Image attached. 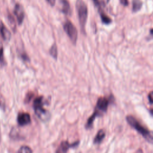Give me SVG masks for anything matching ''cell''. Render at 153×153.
I'll return each instance as SVG.
<instances>
[{
    "instance_id": "cell-14",
    "label": "cell",
    "mask_w": 153,
    "mask_h": 153,
    "mask_svg": "<svg viewBox=\"0 0 153 153\" xmlns=\"http://www.w3.org/2000/svg\"><path fill=\"white\" fill-rule=\"evenodd\" d=\"M50 55L55 59H57V48L56 44H54L50 50Z\"/></svg>"
},
{
    "instance_id": "cell-28",
    "label": "cell",
    "mask_w": 153,
    "mask_h": 153,
    "mask_svg": "<svg viewBox=\"0 0 153 153\" xmlns=\"http://www.w3.org/2000/svg\"><path fill=\"white\" fill-rule=\"evenodd\" d=\"M0 142H1V132H0Z\"/></svg>"
},
{
    "instance_id": "cell-1",
    "label": "cell",
    "mask_w": 153,
    "mask_h": 153,
    "mask_svg": "<svg viewBox=\"0 0 153 153\" xmlns=\"http://www.w3.org/2000/svg\"><path fill=\"white\" fill-rule=\"evenodd\" d=\"M126 120L128 124L140 133L148 142L153 144V136L149 130L142 126L134 117L132 115H127L126 117Z\"/></svg>"
},
{
    "instance_id": "cell-10",
    "label": "cell",
    "mask_w": 153,
    "mask_h": 153,
    "mask_svg": "<svg viewBox=\"0 0 153 153\" xmlns=\"http://www.w3.org/2000/svg\"><path fill=\"white\" fill-rule=\"evenodd\" d=\"M105 131H104V130L103 129H100L99 130L96 135L95 136L94 140H93V143L94 144H99L102 142V141L103 140V139L105 138Z\"/></svg>"
},
{
    "instance_id": "cell-16",
    "label": "cell",
    "mask_w": 153,
    "mask_h": 153,
    "mask_svg": "<svg viewBox=\"0 0 153 153\" xmlns=\"http://www.w3.org/2000/svg\"><path fill=\"white\" fill-rule=\"evenodd\" d=\"M17 153H32V150L28 146H22L19 148Z\"/></svg>"
},
{
    "instance_id": "cell-3",
    "label": "cell",
    "mask_w": 153,
    "mask_h": 153,
    "mask_svg": "<svg viewBox=\"0 0 153 153\" xmlns=\"http://www.w3.org/2000/svg\"><path fill=\"white\" fill-rule=\"evenodd\" d=\"M45 101L43 96H39L35 98L33 102V107L35 114L38 118L45 120L48 118V112L44 108Z\"/></svg>"
},
{
    "instance_id": "cell-24",
    "label": "cell",
    "mask_w": 153,
    "mask_h": 153,
    "mask_svg": "<svg viewBox=\"0 0 153 153\" xmlns=\"http://www.w3.org/2000/svg\"><path fill=\"white\" fill-rule=\"evenodd\" d=\"M134 153H143V152L141 148H139L136 150V151Z\"/></svg>"
},
{
    "instance_id": "cell-12",
    "label": "cell",
    "mask_w": 153,
    "mask_h": 153,
    "mask_svg": "<svg viewBox=\"0 0 153 153\" xmlns=\"http://www.w3.org/2000/svg\"><path fill=\"white\" fill-rule=\"evenodd\" d=\"M97 117V114L95 112H94L93 113V114L88 118L87 123L85 125V127L86 129H90L93 127V124L94 121Z\"/></svg>"
},
{
    "instance_id": "cell-18",
    "label": "cell",
    "mask_w": 153,
    "mask_h": 153,
    "mask_svg": "<svg viewBox=\"0 0 153 153\" xmlns=\"http://www.w3.org/2000/svg\"><path fill=\"white\" fill-rule=\"evenodd\" d=\"M0 63L1 65H4L5 63V60L4 56V50L2 46H0Z\"/></svg>"
},
{
    "instance_id": "cell-27",
    "label": "cell",
    "mask_w": 153,
    "mask_h": 153,
    "mask_svg": "<svg viewBox=\"0 0 153 153\" xmlns=\"http://www.w3.org/2000/svg\"><path fill=\"white\" fill-rule=\"evenodd\" d=\"M1 100L0 99V106H1Z\"/></svg>"
},
{
    "instance_id": "cell-9",
    "label": "cell",
    "mask_w": 153,
    "mask_h": 153,
    "mask_svg": "<svg viewBox=\"0 0 153 153\" xmlns=\"http://www.w3.org/2000/svg\"><path fill=\"white\" fill-rule=\"evenodd\" d=\"M0 33L2 35V38L5 41L10 40L11 38V32L10 31L7 29L4 23H1L0 25Z\"/></svg>"
},
{
    "instance_id": "cell-13",
    "label": "cell",
    "mask_w": 153,
    "mask_h": 153,
    "mask_svg": "<svg viewBox=\"0 0 153 153\" xmlns=\"http://www.w3.org/2000/svg\"><path fill=\"white\" fill-rule=\"evenodd\" d=\"M142 6V2L140 0H133L132 2L133 11L136 12L139 11Z\"/></svg>"
},
{
    "instance_id": "cell-19",
    "label": "cell",
    "mask_w": 153,
    "mask_h": 153,
    "mask_svg": "<svg viewBox=\"0 0 153 153\" xmlns=\"http://www.w3.org/2000/svg\"><path fill=\"white\" fill-rule=\"evenodd\" d=\"M33 94L32 93H27L26 98H25V102H29L32 98Z\"/></svg>"
},
{
    "instance_id": "cell-8",
    "label": "cell",
    "mask_w": 153,
    "mask_h": 153,
    "mask_svg": "<svg viewBox=\"0 0 153 153\" xmlns=\"http://www.w3.org/2000/svg\"><path fill=\"white\" fill-rule=\"evenodd\" d=\"M14 13L16 17L18 23L19 25L22 24L25 17V11L22 5L18 3L16 4L14 7Z\"/></svg>"
},
{
    "instance_id": "cell-25",
    "label": "cell",
    "mask_w": 153,
    "mask_h": 153,
    "mask_svg": "<svg viewBox=\"0 0 153 153\" xmlns=\"http://www.w3.org/2000/svg\"><path fill=\"white\" fill-rule=\"evenodd\" d=\"M149 111H150V113L153 115V108H152V109H151L150 110H149Z\"/></svg>"
},
{
    "instance_id": "cell-23",
    "label": "cell",
    "mask_w": 153,
    "mask_h": 153,
    "mask_svg": "<svg viewBox=\"0 0 153 153\" xmlns=\"http://www.w3.org/2000/svg\"><path fill=\"white\" fill-rule=\"evenodd\" d=\"M47 1L51 6H53V5L55 4L56 0H47Z\"/></svg>"
},
{
    "instance_id": "cell-26",
    "label": "cell",
    "mask_w": 153,
    "mask_h": 153,
    "mask_svg": "<svg viewBox=\"0 0 153 153\" xmlns=\"http://www.w3.org/2000/svg\"><path fill=\"white\" fill-rule=\"evenodd\" d=\"M151 34H152V35H153V29H152V30H151Z\"/></svg>"
},
{
    "instance_id": "cell-22",
    "label": "cell",
    "mask_w": 153,
    "mask_h": 153,
    "mask_svg": "<svg viewBox=\"0 0 153 153\" xmlns=\"http://www.w3.org/2000/svg\"><path fill=\"white\" fill-rule=\"evenodd\" d=\"M93 1L94 2V4H95L96 6L99 7L101 6V5H100V2L99 0H93Z\"/></svg>"
},
{
    "instance_id": "cell-7",
    "label": "cell",
    "mask_w": 153,
    "mask_h": 153,
    "mask_svg": "<svg viewBox=\"0 0 153 153\" xmlns=\"http://www.w3.org/2000/svg\"><path fill=\"white\" fill-rule=\"evenodd\" d=\"M31 122V118L29 114L27 112H20L17 115V123L20 126H25Z\"/></svg>"
},
{
    "instance_id": "cell-21",
    "label": "cell",
    "mask_w": 153,
    "mask_h": 153,
    "mask_svg": "<svg viewBox=\"0 0 153 153\" xmlns=\"http://www.w3.org/2000/svg\"><path fill=\"white\" fill-rule=\"evenodd\" d=\"M120 1L121 4H122L124 5L127 6V5L128 4V0H120Z\"/></svg>"
},
{
    "instance_id": "cell-6",
    "label": "cell",
    "mask_w": 153,
    "mask_h": 153,
    "mask_svg": "<svg viewBox=\"0 0 153 153\" xmlns=\"http://www.w3.org/2000/svg\"><path fill=\"white\" fill-rule=\"evenodd\" d=\"M79 143V140H77L73 143H69L68 141H62L57 148L56 153H67L70 148L77 147Z\"/></svg>"
},
{
    "instance_id": "cell-4",
    "label": "cell",
    "mask_w": 153,
    "mask_h": 153,
    "mask_svg": "<svg viewBox=\"0 0 153 153\" xmlns=\"http://www.w3.org/2000/svg\"><path fill=\"white\" fill-rule=\"evenodd\" d=\"M63 29L72 43L75 44L78 38V32L76 27L71 21L67 20L63 25Z\"/></svg>"
},
{
    "instance_id": "cell-15",
    "label": "cell",
    "mask_w": 153,
    "mask_h": 153,
    "mask_svg": "<svg viewBox=\"0 0 153 153\" xmlns=\"http://www.w3.org/2000/svg\"><path fill=\"white\" fill-rule=\"evenodd\" d=\"M8 20L10 26H11L12 29L14 31H15L16 29V22H15V20H14L13 16L12 15H11L10 14H9L8 16Z\"/></svg>"
},
{
    "instance_id": "cell-5",
    "label": "cell",
    "mask_w": 153,
    "mask_h": 153,
    "mask_svg": "<svg viewBox=\"0 0 153 153\" xmlns=\"http://www.w3.org/2000/svg\"><path fill=\"white\" fill-rule=\"evenodd\" d=\"M109 101L110 100L108 99L105 97H100L97 99L94 111L97 114V117L102 115L103 113L106 112Z\"/></svg>"
},
{
    "instance_id": "cell-20",
    "label": "cell",
    "mask_w": 153,
    "mask_h": 153,
    "mask_svg": "<svg viewBox=\"0 0 153 153\" xmlns=\"http://www.w3.org/2000/svg\"><path fill=\"white\" fill-rule=\"evenodd\" d=\"M148 100L150 103H153V91H151L148 94Z\"/></svg>"
},
{
    "instance_id": "cell-2",
    "label": "cell",
    "mask_w": 153,
    "mask_h": 153,
    "mask_svg": "<svg viewBox=\"0 0 153 153\" xmlns=\"http://www.w3.org/2000/svg\"><path fill=\"white\" fill-rule=\"evenodd\" d=\"M76 8L78 13L80 26L82 32H85V26L86 24L88 16L87 7L83 0H76Z\"/></svg>"
},
{
    "instance_id": "cell-11",
    "label": "cell",
    "mask_w": 153,
    "mask_h": 153,
    "mask_svg": "<svg viewBox=\"0 0 153 153\" xmlns=\"http://www.w3.org/2000/svg\"><path fill=\"white\" fill-rule=\"evenodd\" d=\"M61 5V11L65 14H69L71 11V7L69 2L67 0H60Z\"/></svg>"
},
{
    "instance_id": "cell-17",
    "label": "cell",
    "mask_w": 153,
    "mask_h": 153,
    "mask_svg": "<svg viewBox=\"0 0 153 153\" xmlns=\"http://www.w3.org/2000/svg\"><path fill=\"white\" fill-rule=\"evenodd\" d=\"M100 17L102 19V21L105 24H109L111 22V19L110 17H109L106 14H105L103 12H100Z\"/></svg>"
}]
</instances>
